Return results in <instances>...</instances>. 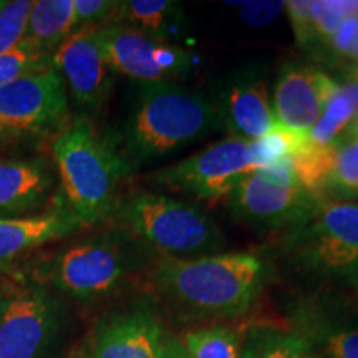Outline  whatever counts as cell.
<instances>
[{
  "label": "cell",
  "mask_w": 358,
  "mask_h": 358,
  "mask_svg": "<svg viewBox=\"0 0 358 358\" xmlns=\"http://www.w3.org/2000/svg\"><path fill=\"white\" fill-rule=\"evenodd\" d=\"M118 3L113 0H73L75 32L111 24Z\"/></svg>",
  "instance_id": "cell-30"
},
{
  "label": "cell",
  "mask_w": 358,
  "mask_h": 358,
  "mask_svg": "<svg viewBox=\"0 0 358 358\" xmlns=\"http://www.w3.org/2000/svg\"><path fill=\"white\" fill-rule=\"evenodd\" d=\"M83 224L69 204L60 203L47 211L25 217H0V268L40 245L66 237Z\"/></svg>",
  "instance_id": "cell-15"
},
{
  "label": "cell",
  "mask_w": 358,
  "mask_h": 358,
  "mask_svg": "<svg viewBox=\"0 0 358 358\" xmlns=\"http://www.w3.org/2000/svg\"><path fill=\"white\" fill-rule=\"evenodd\" d=\"M189 358H244L236 332L226 327H201L178 338Z\"/></svg>",
  "instance_id": "cell-23"
},
{
  "label": "cell",
  "mask_w": 358,
  "mask_h": 358,
  "mask_svg": "<svg viewBox=\"0 0 358 358\" xmlns=\"http://www.w3.org/2000/svg\"><path fill=\"white\" fill-rule=\"evenodd\" d=\"M96 37L103 58L115 73H122L141 83L168 82L156 65L155 53L159 40L116 22L98 27Z\"/></svg>",
  "instance_id": "cell-17"
},
{
  "label": "cell",
  "mask_w": 358,
  "mask_h": 358,
  "mask_svg": "<svg viewBox=\"0 0 358 358\" xmlns=\"http://www.w3.org/2000/svg\"><path fill=\"white\" fill-rule=\"evenodd\" d=\"M69 120V98L62 75L50 69L0 87V129L12 134L60 131Z\"/></svg>",
  "instance_id": "cell-10"
},
{
  "label": "cell",
  "mask_w": 358,
  "mask_h": 358,
  "mask_svg": "<svg viewBox=\"0 0 358 358\" xmlns=\"http://www.w3.org/2000/svg\"><path fill=\"white\" fill-rule=\"evenodd\" d=\"M113 214L124 232L161 256H208L222 245L221 231L208 214L171 196L136 192L118 201Z\"/></svg>",
  "instance_id": "cell-4"
},
{
  "label": "cell",
  "mask_w": 358,
  "mask_h": 358,
  "mask_svg": "<svg viewBox=\"0 0 358 358\" xmlns=\"http://www.w3.org/2000/svg\"><path fill=\"white\" fill-rule=\"evenodd\" d=\"M169 358H189L186 355L185 348L179 343L178 338H171V347H169Z\"/></svg>",
  "instance_id": "cell-35"
},
{
  "label": "cell",
  "mask_w": 358,
  "mask_h": 358,
  "mask_svg": "<svg viewBox=\"0 0 358 358\" xmlns=\"http://www.w3.org/2000/svg\"><path fill=\"white\" fill-rule=\"evenodd\" d=\"M292 330L325 358H358V317L330 303L307 302L297 307Z\"/></svg>",
  "instance_id": "cell-16"
},
{
  "label": "cell",
  "mask_w": 358,
  "mask_h": 358,
  "mask_svg": "<svg viewBox=\"0 0 358 358\" xmlns=\"http://www.w3.org/2000/svg\"><path fill=\"white\" fill-rule=\"evenodd\" d=\"M350 57L358 64V42H357V45H355V48H353V52L350 53Z\"/></svg>",
  "instance_id": "cell-40"
},
{
  "label": "cell",
  "mask_w": 358,
  "mask_h": 358,
  "mask_svg": "<svg viewBox=\"0 0 358 358\" xmlns=\"http://www.w3.org/2000/svg\"><path fill=\"white\" fill-rule=\"evenodd\" d=\"M52 155L66 204L83 226L111 216L127 161L85 118H73L55 134Z\"/></svg>",
  "instance_id": "cell-3"
},
{
  "label": "cell",
  "mask_w": 358,
  "mask_h": 358,
  "mask_svg": "<svg viewBox=\"0 0 358 358\" xmlns=\"http://www.w3.org/2000/svg\"><path fill=\"white\" fill-rule=\"evenodd\" d=\"M232 6H239L241 20L245 25L261 29L267 27L280 15L282 10H285V2H231Z\"/></svg>",
  "instance_id": "cell-31"
},
{
  "label": "cell",
  "mask_w": 358,
  "mask_h": 358,
  "mask_svg": "<svg viewBox=\"0 0 358 358\" xmlns=\"http://www.w3.org/2000/svg\"><path fill=\"white\" fill-rule=\"evenodd\" d=\"M53 66L52 53L42 50L38 45L24 38L19 47L0 55V87L15 82L25 75Z\"/></svg>",
  "instance_id": "cell-25"
},
{
  "label": "cell",
  "mask_w": 358,
  "mask_h": 358,
  "mask_svg": "<svg viewBox=\"0 0 358 358\" xmlns=\"http://www.w3.org/2000/svg\"><path fill=\"white\" fill-rule=\"evenodd\" d=\"M353 120H355V113H353L350 101L343 95L338 85V92L330 98L319 122L313 124V128L308 131V140L319 146L335 145L340 134L347 131Z\"/></svg>",
  "instance_id": "cell-27"
},
{
  "label": "cell",
  "mask_w": 358,
  "mask_h": 358,
  "mask_svg": "<svg viewBox=\"0 0 358 358\" xmlns=\"http://www.w3.org/2000/svg\"><path fill=\"white\" fill-rule=\"evenodd\" d=\"M350 77H352L353 80H357V82H358V64H357V65L353 66V69H352V73H350Z\"/></svg>",
  "instance_id": "cell-39"
},
{
  "label": "cell",
  "mask_w": 358,
  "mask_h": 358,
  "mask_svg": "<svg viewBox=\"0 0 358 358\" xmlns=\"http://www.w3.org/2000/svg\"><path fill=\"white\" fill-rule=\"evenodd\" d=\"M348 282H350L352 287L355 289V292L358 294V271L355 272V274H353V275L350 277V279H348Z\"/></svg>",
  "instance_id": "cell-38"
},
{
  "label": "cell",
  "mask_w": 358,
  "mask_h": 358,
  "mask_svg": "<svg viewBox=\"0 0 358 358\" xmlns=\"http://www.w3.org/2000/svg\"><path fill=\"white\" fill-rule=\"evenodd\" d=\"M358 15V2H310V19L317 42L329 43L347 17Z\"/></svg>",
  "instance_id": "cell-28"
},
{
  "label": "cell",
  "mask_w": 358,
  "mask_h": 358,
  "mask_svg": "<svg viewBox=\"0 0 358 358\" xmlns=\"http://www.w3.org/2000/svg\"><path fill=\"white\" fill-rule=\"evenodd\" d=\"M75 358H92V355H90L88 345H85L83 348H80V350L77 352V355H75Z\"/></svg>",
  "instance_id": "cell-37"
},
{
  "label": "cell",
  "mask_w": 358,
  "mask_h": 358,
  "mask_svg": "<svg viewBox=\"0 0 358 358\" xmlns=\"http://www.w3.org/2000/svg\"><path fill=\"white\" fill-rule=\"evenodd\" d=\"M3 6H6V0H0V10H2Z\"/></svg>",
  "instance_id": "cell-42"
},
{
  "label": "cell",
  "mask_w": 358,
  "mask_h": 358,
  "mask_svg": "<svg viewBox=\"0 0 358 358\" xmlns=\"http://www.w3.org/2000/svg\"><path fill=\"white\" fill-rule=\"evenodd\" d=\"M216 106L221 124L237 140L256 141L277 127L266 75L257 66L231 75Z\"/></svg>",
  "instance_id": "cell-14"
},
{
  "label": "cell",
  "mask_w": 358,
  "mask_h": 358,
  "mask_svg": "<svg viewBox=\"0 0 358 358\" xmlns=\"http://www.w3.org/2000/svg\"><path fill=\"white\" fill-rule=\"evenodd\" d=\"M113 22L140 30L159 42H166L179 32L182 8L171 0H127L118 3Z\"/></svg>",
  "instance_id": "cell-19"
},
{
  "label": "cell",
  "mask_w": 358,
  "mask_h": 358,
  "mask_svg": "<svg viewBox=\"0 0 358 358\" xmlns=\"http://www.w3.org/2000/svg\"><path fill=\"white\" fill-rule=\"evenodd\" d=\"M136 256L131 241L118 231L85 239L45 264L42 274L62 292L78 301H98L115 294L133 274Z\"/></svg>",
  "instance_id": "cell-5"
},
{
  "label": "cell",
  "mask_w": 358,
  "mask_h": 358,
  "mask_svg": "<svg viewBox=\"0 0 358 358\" xmlns=\"http://www.w3.org/2000/svg\"><path fill=\"white\" fill-rule=\"evenodd\" d=\"M30 10H32L30 0L6 2L0 10V55L13 50L24 42Z\"/></svg>",
  "instance_id": "cell-29"
},
{
  "label": "cell",
  "mask_w": 358,
  "mask_h": 358,
  "mask_svg": "<svg viewBox=\"0 0 358 358\" xmlns=\"http://www.w3.org/2000/svg\"><path fill=\"white\" fill-rule=\"evenodd\" d=\"M244 357L250 358H325L294 330L259 327L250 334Z\"/></svg>",
  "instance_id": "cell-22"
},
{
  "label": "cell",
  "mask_w": 358,
  "mask_h": 358,
  "mask_svg": "<svg viewBox=\"0 0 358 358\" xmlns=\"http://www.w3.org/2000/svg\"><path fill=\"white\" fill-rule=\"evenodd\" d=\"M347 138H358V118L353 120L350 123V127L347 128Z\"/></svg>",
  "instance_id": "cell-36"
},
{
  "label": "cell",
  "mask_w": 358,
  "mask_h": 358,
  "mask_svg": "<svg viewBox=\"0 0 358 358\" xmlns=\"http://www.w3.org/2000/svg\"><path fill=\"white\" fill-rule=\"evenodd\" d=\"M221 127L216 101L174 82L141 83L124 124L128 166L169 156Z\"/></svg>",
  "instance_id": "cell-2"
},
{
  "label": "cell",
  "mask_w": 358,
  "mask_h": 358,
  "mask_svg": "<svg viewBox=\"0 0 358 358\" xmlns=\"http://www.w3.org/2000/svg\"><path fill=\"white\" fill-rule=\"evenodd\" d=\"M3 138H7V136H6V134H3V133H2V129H0V141H2V140H3Z\"/></svg>",
  "instance_id": "cell-43"
},
{
  "label": "cell",
  "mask_w": 358,
  "mask_h": 358,
  "mask_svg": "<svg viewBox=\"0 0 358 358\" xmlns=\"http://www.w3.org/2000/svg\"><path fill=\"white\" fill-rule=\"evenodd\" d=\"M271 267L250 252H217L198 257L159 256L153 284L186 320H232L243 317L266 287Z\"/></svg>",
  "instance_id": "cell-1"
},
{
  "label": "cell",
  "mask_w": 358,
  "mask_h": 358,
  "mask_svg": "<svg viewBox=\"0 0 358 358\" xmlns=\"http://www.w3.org/2000/svg\"><path fill=\"white\" fill-rule=\"evenodd\" d=\"M75 32L73 0H37L32 2L25 38L48 53Z\"/></svg>",
  "instance_id": "cell-20"
},
{
  "label": "cell",
  "mask_w": 358,
  "mask_h": 358,
  "mask_svg": "<svg viewBox=\"0 0 358 358\" xmlns=\"http://www.w3.org/2000/svg\"><path fill=\"white\" fill-rule=\"evenodd\" d=\"M338 85L343 95H345L348 98V101H350L353 113H355V118H358V82L350 77L343 83H338Z\"/></svg>",
  "instance_id": "cell-34"
},
{
  "label": "cell",
  "mask_w": 358,
  "mask_h": 358,
  "mask_svg": "<svg viewBox=\"0 0 358 358\" xmlns=\"http://www.w3.org/2000/svg\"><path fill=\"white\" fill-rule=\"evenodd\" d=\"M337 92L338 82L324 71L310 65L285 64L277 73L272 98L277 124L308 134Z\"/></svg>",
  "instance_id": "cell-12"
},
{
  "label": "cell",
  "mask_w": 358,
  "mask_h": 358,
  "mask_svg": "<svg viewBox=\"0 0 358 358\" xmlns=\"http://www.w3.org/2000/svg\"><path fill=\"white\" fill-rule=\"evenodd\" d=\"M294 232L299 261L310 271L347 280L358 271V204L322 198Z\"/></svg>",
  "instance_id": "cell-8"
},
{
  "label": "cell",
  "mask_w": 358,
  "mask_h": 358,
  "mask_svg": "<svg viewBox=\"0 0 358 358\" xmlns=\"http://www.w3.org/2000/svg\"><path fill=\"white\" fill-rule=\"evenodd\" d=\"M285 10L289 13V20L292 24L297 42L303 45V47L315 45L317 38L310 19V2H306V0H290V2H285Z\"/></svg>",
  "instance_id": "cell-32"
},
{
  "label": "cell",
  "mask_w": 358,
  "mask_h": 358,
  "mask_svg": "<svg viewBox=\"0 0 358 358\" xmlns=\"http://www.w3.org/2000/svg\"><path fill=\"white\" fill-rule=\"evenodd\" d=\"M243 357H244V353H243ZM244 358H250V357H244Z\"/></svg>",
  "instance_id": "cell-44"
},
{
  "label": "cell",
  "mask_w": 358,
  "mask_h": 358,
  "mask_svg": "<svg viewBox=\"0 0 358 358\" xmlns=\"http://www.w3.org/2000/svg\"><path fill=\"white\" fill-rule=\"evenodd\" d=\"M3 297V289H2V282H0V301H2Z\"/></svg>",
  "instance_id": "cell-41"
},
{
  "label": "cell",
  "mask_w": 358,
  "mask_h": 358,
  "mask_svg": "<svg viewBox=\"0 0 358 358\" xmlns=\"http://www.w3.org/2000/svg\"><path fill=\"white\" fill-rule=\"evenodd\" d=\"M322 198H315L284 164L256 169L241 179L229 196V208L241 221L268 229L301 227Z\"/></svg>",
  "instance_id": "cell-7"
},
{
  "label": "cell",
  "mask_w": 358,
  "mask_h": 358,
  "mask_svg": "<svg viewBox=\"0 0 358 358\" xmlns=\"http://www.w3.org/2000/svg\"><path fill=\"white\" fill-rule=\"evenodd\" d=\"M335 148H337V143L330 146L315 145V143L308 140L307 134L306 140L290 155L284 166L292 169L299 182L310 194L315 196V198H322L334 168Z\"/></svg>",
  "instance_id": "cell-21"
},
{
  "label": "cell",
  "mask_w": 358,
  "mask_h": 358,
  "mask_svg": "<svg viewBox=\"0 0 358 358\" xmlns=\"http://www.w3.org/2000/svg\"><path fill=\"white\" fill-rule=\"evenodd\" d=\"M64 312L43 285H24L0 301V358H60Z\"/></svg>",
  "instance_id": "cell-6"
},
{
  "label": "cell",
  "mask_w": 358,
  "mask_h": 358,
  "mask_svg": "<svg viewBox=\"0 0 358 358\" xmlns=\"http://www.w3.org/2000/svg\"><path fill=\"white\" fill-rule=\"evenodd\" d=\"M53 182L50 164L42 158L0 159V217L37 209Z\"/></svg>",
  "instance_id": "cell-18"
},
{
  "label": "cell",
  "mask_w": 358,
  "mask_h": 358,
  "mask_svg": "<svg viewBox=\"0 0 358 358\" xmlns=\"http://www.w3.org/2000/svg\"><path fill=\"white\" fill-rule=\"evenodd\" d=\"M306 138L307 134L290 131V129H285L280 124H277L266 136L259 138L256 141H250L254 168L262 169L285 164L290 155L301 146V143Z\"/></svg>",
  "instance_id": "cell-24"
},
{
  "label": "cell",
  "mask_w": 358,
  "mask_h": 358,
  "mask_svg": "<svg viewBox=\"0 0 358 358\" xmlns=\"http://www.w3.org/2000/svg\"><path fill=\"white\" fill-rule=\"evenodd\" d=\"M358 42V15L347 17L338 27V30L327 43V47L332 48V52L342 57H350Z\"/></svg>",
  "instance_id": "cell-33"
},
{
  "label": "cell",
  "mask_w": 358,
  "mask_h": 358,
  "mask_svg": "<svg viewBox=\"0 0 358 358\" xmlns=\"http://www.w3.org/2000/svg\"><path fill=\"white\" fill-rule=\"evenodd\" d=\"M327 191L337 198H358V138L337 141Z\"/></svg>",
  "instance_id": "cell-26"
},
{
  "label": "cell",
  "mask_w": 358,
  "mask_h": 358,
  "mask_svg": "<svg viewBox=\"0 0 358 358\" xmlns=\"http://www.w3.org/2000/svg\"><path fill=\"white\" fill-rule=\"evenodd\" d=\"M171 338L153 308L134 306L103 319L88 348L92 358H169Z\"/></svg>",
  "instance_id": "cell-11"
},
{
  "label": "cell",
  "mask_w": 358,
  "mask_h": 358,
  "mask_svg": "<svg viewBox=\"0 0 358 358\" xmlns=\"http://www.w3.org/2000/svg\"><path fill=\"white\" fill-rule=\"evenodd\" d=\"M53 66L80 108L98 110L108 98L115 71L103 58L96 29L71 34L53 53Z\"/></svg>",
  "instance_id": "cell-13"
},
{
  "label": "cell",
  "mask_w": 358,
  "mask_h": 358,
  "mask_svg": "<svg viewBox=\"0 0 358 358\" xmlns=\"http://www.w3.org/2000/svg\"><path fill=\"white\" fill-rule=\"evenodd\" d=\"M256 171L250 143L237 138L213 143L199 153L151 174L155 185L199 201L229 198L245 174Z\"/></svg>",
  "instance_id": "cell-9"
}]
</instances>
